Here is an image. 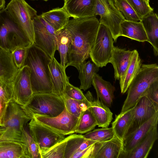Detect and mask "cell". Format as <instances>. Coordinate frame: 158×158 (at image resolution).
<instances>
[{
  "label": "cell",
  "mask_w": 158,
  "mask_h": 158,
  "mask_svg": "<svg viewBox=\"0 0 158 158\" xmlns=\"http://www.w3.org/2000/svg\"><path fill=\"white\" fill-rule=\"evenodd\" d=\"M100 24L95 16L69 20L64 27L71 38L66 68L72 66L79 71L80 66L89 57Z\"/></svg>",
  "instance_id": "6da1fadb"
},
{
  "label": "cell",
  "mask_w": 158,
  "mask_h": 158,
  "mask_svg": "<svg viewBox=\"0 0 158 158\" xmlns=\"http://www.w3.org/2000/svg\"><path fill=\"white\" fill-rule=\"evenodd\" d=\"M51 59L34 44L27 48L24 65H27L30 68L33 93H52L48 66Z\"/></svg>",
  "instance_id": "7a4b0ae2"
},
{
  "label": "cell",
  "mask_w": 158,
  "mask_h": 158,
  "mask_svg": "<svg viewBox=\"0 0 158 158\" xmlns=\"http://www.w3.org/2000/svg\"><path fill=\"white\" fill-rule=\"evenodd\" d=\"M158 80V65L156 64H142L130 84L127 98L120 113L133 107L148 86Z\"/></svg>",
  "instance_id": "3957f363"
},
{
  "label": "cell",
  "mask_w": 158,
  "mask_h": 158,
  "mask_svg": "<svg viewBox=\"0 0 158 158\" xmlns=\"http://www.w3.org/2000/svg\"><path fill=\"white\" fill-rule=\"evenodd\" d=\"M21 108L31 119L35 115L54 117L65 108L63 99L53 93H33L30 101Z\"/></svg>",
  "instance_id": "277c9868"
},
{
  "label": "cell",
  "mask_w": 158,
  "mask_h": 158,
  "mask_svg": "<svg viewBox=\"0 0 158 158\" xmlns=\"http://www.w3.org/2000/svg\"><path fill=\"white\" fill-rule=\"evenodd\" d=\"M32 44L11 19L4 9L0 11V47L11 52L17 48H28Z\"/></svg>",
  "instance_id": "5b68a950"
},
{
  "label": "cell",
  "mask_w": 158,
  "mask_h": 158,
  "mask_svg": "<svg viewBox=\"0 0 158 158\" xmlns=\"http://www.w3.org/2000/svg\"><path fill=\"white\" fill-rule=\"evenodd\" d=\"M4 10L33 44V19L37 15L36 11L25 0H11Z\"/></svg>",
  "instance_id": "8992f818"
},
{
  "label": "cell",
  "mask_w": 158,
  "mask_h": 158,
  "mask_svg": "<svg viewBox=\"0 0 158 158\" xmlns=\"http://www.w3.org/2000/svg\"><path fill=\"white\" fill-rule=\"evenodd\" d=\"M31 119L26 114L19 105L14 101L10 102L3 127L5 128V131L1 135L0 139L24 143L23 129L24 125Z\"/></svg>",
  "instance_id": "52a82bcc"
},
{
  "label": "cell",
  "mask_w": 158,
  "mask_h": 158,
  "mask_svg": "<svg viewBox=\"0 0 158 158\" xmlns=\"http://www.w3.org/2000/svg\"><path fill=\"white\" fill-rule=\"evenodd\" d=\"M113 43L110 30L100 23L89 53V57L93 62L99 68L105 66L110 62L113 51Z\"/></svg>",
  "instance_id": "ba28073f"
},
{
  "label": "cell",
  "mask_w": 158,
  "mask_h": 158,
  "mask_svg": "<svg viewBox=\"0 0 158 158\" xmlns=\"http://www.w3.org/2000/svg\"><path fill=\"white\" fill-rule=\"evenodd\" d=\"M95 15L100 16L101 24L106 27L116 42L120 36V25L125 19L110 0H95Z\"/></svg>",
  "instance_id": "9c48e42d"
},
{
  "label": "cell",
  "mask_w": 158,
  "mask_h": 158,
  "mask_svg": "<svg viewBox=\"0 0 158 158\" xmlns=\"http://www.w3.org/2000/svg\"><path fill=\"white\" fill-rule=\"evenodd\" d=\"M34 33L33 44L48 55L54 57L57 50L56 31L47 23L41 15H36L33 19Z\"/></svg>",
  "instance_id": "30bf717a"
},
{
  "label": "cell",
  "mask_w": 158,
  "mask_h": 158,
  "mask_svg": "<svg viewBox=\"0 0 158 158\" xmlns=\"http://www.w3.org/2000/svg\"><path fill=\"white\" fill-rule=\"evenodd\" d=\"M32 118L43 125L64 135L75 133L79 119L69 113L65 107L61 113L55 117L35 115Z\"/></svg>",
  "instance_id": "8fae6325"
},
{
  "label": "cell",
  "mask_w": 158,
  "mask_h": 158,
  "mask_svg": "<svg viewBox=\"0 0 158 158\" xmlns=\"http://www.w3.org/2000/svg\"><path fill=\"white\" fill-rule=\"evenodd\" d=\"M28 130L40 154L65 138V135L43 125L33 118L28 124Z\"/></svg>",
  "instance_id": "7c38bea8"
},
{
  "label": "cell",
  "mask_w": 158,
  "mask_h": 158,
  "mask_svg": "<svg viewBox=\"0 0 158 158\" xmlns=\"http://www.w3.org/2000/svg\"><path fill=\"white\" fill-rule=\"evenodd\" d=\"M14 90L13 101L23 107L30 101L33 94L29 67L24 65L19 69L13 81Z\"/></svg>",
  "instance_id": "4fadbf2b"
},
{
  "label": "cell",
  "mask_w": 158,
  "mask_h": 158,
  "mask_svg": "<svg viewBox=\"0 0 158 158\" xmlns=\"http://www.w3.org/2000/svg\"><path fill=\"white\" fill-rule=\"evenodd\" d=\"M157 111L158 108L147 98L142 97L135 105L133 117L125 137L149 119Z\"/></svg>",
  "instance_id": "5bb4252c"
},
{
  "label": "cell",
  "mask_w": 158,
  "mask_h": 158,
  "mask_svg": "<svg viewBox=\"0 0 158 158\" xmlns=\"http://www.w3.org/2000/svg\"><path fill=\"white\" fill-rule=\"evenodd\" d=\"M158 122V111L149 119L125 137L123 141L122 151L127 152L135 148L145 137L153 128L157 125Z\"/></svg>",
  "instance_id": "9a60e30c"
},
{
  "label": "cell",
  "mask_w": 158,
  "mask_h": 158,
  "mask_svg": "<svg viewBox=\"0 0 158 158\" xmlns=\"http://www.w3.org/2000/svg\"><path fill=\"white\" fill-rule=\"evenodd\" d=\"M123 147V141L115 135L110 139L96 142L90 158H118Z\"/></svg>",
  "instance_id": "2e32d148"
},
{
  "label": "cell",
  "mask_w": 158,
  "mask_h": 158,
  "mask_svg": "<svg viewBox=\"0 0 158 158\" xmlns=\"http://www.w3.org/2000/svg\"><path fill=\"white\" fill-rule=\"evenodd\" d=\"M52 85V93L61 98L64 95L66 86L69 82L64 69L54 57L48 64Z\"/></svg>",
  "instance_id": "e0dca14e"
},
{
  "label": "cell",
  "mask_w": 158,
  "mask_h": 158,
  "mask_svg": "<svg viewBox=\"0 0 158 158\" xmlns=\"http://www.w3.org/2000/svg\"><path fill=\"white\" fill-rule=\"evenodd\" d=\"M64 2L63 7L70 17L81 18L95 16V0H65Z\"/></svg>",
  "instance_id": "ac0fdd59"
},
{
  "label": "cell",
  "mask_w": 158,
  "mask_h": 158,
  "mask_svg": "<svg viewBox=\"0 0 158 158\" xmlns=\"http://www.w3.org/2000/svg\"><path fill=\"white\" fill-rule=\"evenodd\" d=\"M157 126L149 132L145 137L131 150L122 152L118 158H146L154 144L158 139Z\"/></svg>",
  "instance_id": "d6986e66"
},
{
  "label": "cell",
  "mask_w": 158,
  "mask_h": 158,
  "mask_svg": "<svg viewBox=\"0 0 158 158\" xmlns=\"http://www.w3.org/2000/svg\"><path fill=\"white\" fill-rule=\"evenodd\" d=\"M134 50L131 51L114 47L110 62L114 69L115 80H119L124 76L130 63Z\"/></svg>",
  "instance_id": "ffe728a7"
},
{
  "label": "cell",
  "mask_w": 158,
  "mask_h": 158,
  "mask_svg": "<svg viewBox=\"0 0 158 158\" xmlns=\"http://www.w3.org/2000/svg\"><path fill=\"white\" fill-rule=\"evenodd\" d=\"M29 158L27 148L23 142L0 139V158Z\"/></svg>",
  "instance_id": "44dd1931"
},
{
  "label": "cell",
  "mask_w": 158,
  "mask_h": 158,
  "mask_svg": "<svg viewBox=\"0 0 158 158\" xmlns=\"http://www.w3.org/2000/svg\"><path fill=\"white\" fill-rule=\"evenodd\" d=\"M92 84L96 90L98 98L108 107H111L114 98L115 87L97 73L93 77Z\"/></svg>",
  "instance_id": "7402d4cb"
},
{
  "label": "cell",
  "mask_w": 158,
  "mask_h": 158,
  "mask_svg": "<svg viewBox=\"0 0 158 158\" xmlns=\"http://www.w3.org/2000/svg\"><path fill=\"white\" fill-rule=\"evenodd\" d=\"M18 70L12 52L0 47V80L13 81Z\"/></svg>",
  "instance_id": "603a6c76"
},
{
  "label": "cell",
  "mask_w": 158,
  "mask_h": 158,
  "mask_svg": "<svg viewBox=\"0 0 158 158\" xmlns=\"http://www.w3.org/2000/svg\"><path fill=\"white\" fill-rule=\"evenodd\" d=\"M140 22L146 33L148 40L153 48L155 56L158 55V17L153 12L143 18Z\"/></svg>",
  "instance_id": "cb8c5ba5"
},
{
  "label": "cell",
  "mask_w": 158,
  "mask_h": 158,
  "mask_svg": "<svg viewBox=\"0 0 158 158\" xmlns=\"http://www.w3.org/2000/svg\"><path fill=\"white\" fill-rule=\"evenodd\" d=\"M120 36L140 42L148 41L146 33L140 21L135 22L125 19L120 24Z\"/></svg>",
  "instance_id": "d4e9b609"
},
{
  "label": "cell",
  "mask_w": 158,
  "mask_h": 158,
  "mask_svg": "<svg viewBox=\"0 0 158 158\" xmlns=\"http://www.w3.org/2000/svg\"><path fill=\"white\" fill-rule=\"evenodd\" d=\"M99 127H108L113 120V113L99 99L94 100L89 107Z\"/></svg>",
  "instance_id": "484cf974"
},
{
  "label": "cell",
  "mask_w": 158,
  "mask_h": 158,
  "mask_svg": "<svg viewBox=\"0 0 158 158\" xmlns=\"http://www.w3.org/2000/svg\"><path fill=\"white\" fill-rule=\"evenodd\" d=\"M85 94L86 98L82 100L71 98L65 94L62 98L67 110L78 118H79L83 112L89 108L94 101L93 95L89 91H88Z\"/></svg>",
  "instance_id": "4316f807"
},
{
  "label": "cell",
  "mask_w": 158,
  "mask_h": 158,
  "mask_svg": "<svg viewBox=\"0 0 158 158\" xmlns=\"http://www.w3.org/2000/svg\"><path fill=\"white\" fill-rule=\"evenodd\" d=\"M40 15L56 31L64 28L68 23L70 17L63 7L52 9L42 13Z\"/></svg>",
  "instance_id": "83f0119b"
},
{
  "label": "cell",
  "mask_w": 158,
  "mask_h": 158,
  "mask_svg": "<svg viewBox=\"0 0 158 158\" xmlns=\"http://www.w3.org/2000/svg\"><path fill=\"white\" fill-rule=\"evenodd\" d=\"M135 105L133 107L116 115L112 123L115 135L123 141L134 113Z\"/></svg>",
  "instance_id": "f1b7e54d"
},
{
  "label": "cell",
  "mask_w": 158,
  "mask_h": 158,
  "mask_svg": "<svg viewBox=\"0 0 158 158\" xmlns=\"http://www.w3.org/2000/svg\"><path fill=\"white\" fill-rule=\"evenodd\" d=\"M142 62L139 54L136 49L134 50L131 60L123 77L119 80L121 93H125L131 82L139 71Z\"/></svg>",
  "instance_id": "f546056e"
},
{
  "label": "cell",
  "mask_w": 158,
  "mask_h": 158,
  "mask_svg": "<svg viewBox=\"0 0 158 158\" xmlns=\"http://www.w3.org/2000/svg\"><path fill=\"white\" fill-rule=\"evenodd\" d=\"M96 142L85 138L83 135L73 134L67 142L64 158H72Z\"/></svg>",
  "instance_id": "4dcf8cb0"
},
{
  "label": "cell",
  "mask_w": 158,
  "mask_h": 158,
  "mask_svg": "<svg viewBox=\"0 0 158 158\" xmlns=\"http://www.w3.org/2000/svg\"><path fill=\"white\" fill-rule=\"evenodd\" d=\"M56 37L57 50L60 57V64L66 69L67 54L71 41V36L68 29L64 27L56 31Z\"/></svg>",
  "instance_id": "1f68e13d"
},
{
  "label": "cell",
  "mask_w": 158,
  "mask_h": 158,
  "mask_svg": "<svg viewBox=\"0 0 158 158\" xmlns=\"http://www.w3.org/2000/svg\"><path fill=\"white\" fill-rule=\"evenodd\" d=\"M99 70V67L90 61L85 62L80 67L78 78L81 85L80 89L85 91L91 86L94 74Z\"/></svg>",
  "instance_id": "d6a6232c"
},
{
  "label": "cell",
  "mask_w": 158,
  "mask_h": 158,
  "mask_svg": "<svg viewBox=\"0 0 158 158\" xmlns=\"http://www.w3.org/2000/svg\"><path fill=\"white\" fill-rule=\"evenodd\" d=\"M96 121L89 108L83 112L79 118L75 133H87L97 126Z\"/></svg>",
  "instance_id": "836d02e7"
},
{
  "label": "cell",
  "mask_w": 158,
  "mask_h": 158,
  "mask_svg": "<svg viewBox=\"0 0 158 158\" xmlns=\"http://www.w3.org/2000/svg\"><path fill=\"white\" fill-rule=\"evenodd\" d=\"M73 135L65 137L62 140L41 153L40 154L41 158H64L67 142Z\"/></svg>",
  "instance_id": "e575fe53"
},
{
  "label": "cell",
  "mask_w": 158,
  "mask_h": 158,
  "mask_svg": "<svg viewBox=\"0 0 158 158\" xmlns=\"http://www.w3.org/2000/svg\"><path fill=\"white\" fill-rule=\"evenodd\" d=\"M115 135L112 127L95 129L83 135L85 138L96 142L106 141L112 138Z\"/></svg>",
  "instance_id": "d590c367"
},
{
  "label": "cell",
  "mask_w": 158,
  "mask_h": 158,
  "mask_svg": "<svg viewBox=\"0 0 158 158\" xmlns=\"http://www.w3.org/2000/svg\"><path fill=\"white\" fill-rule=\"evenodd\" d=\"M114 4L125 20L135 22H139L141 20L140 18L127 0H115Z\"/></svg>",
  "instance_id": "8d00e7d4"
},
{
  "label": "cell",
  "mask_w": 158,
  "mask_h": 158,
  "mask_svg": "<svg viewBox=\"0 0 158 158\" xmlns=\"http://www.w3.org/2000/svg\"><path fill=\"white\" fill-rule=\"evenodd\" d=\"M141 19L153 12V8L144 0H127Z\"/></svg>",
  "instance_id": "74e56055"
},
{
  "label": "cell",
  "mask_w": 158,
  "mask_h": 158,
  "mask_svg": "<svg viewBox=\"0 0 158 158\" xmlns=\"http://www.w3.org/2000/svg\"><path fill=\"white\" fill-rule=\"evenodd\" d=\"M23 137L24 143L27 148L29 158H41L35 142L31 135L29 131H27L24 128L23 129Z\"/></svg>",
  "instance_id": "f35d334b"
},
{
  "label": "cell",
  "mask_w": 158,
  "mask_h": 158,
  "mask_svg": "<svg viewBox=\"0 0 158 158\" xmlns=\"http://www.w3.org/2000/svg\"><path fill=\"white\" fill-rule=\"evenodd\" d=\"M14 96L13 81L0 80V98L10 102L13 101Z\"/></svg>",
  "instance_id": "ab89813d"
},
{
  "label": "cell",
  "mask_w": 158,
  "mask_h": 158,
  "mask_svg": "<svg viewBox=\"0 0 158 158\" xmlns=\"http://www.w3.org/2000/svg\"><path fill=\"white\" fill-rule=\"evenodd\" d=\"M145 96L158 108V80L152 83L143 94L142 97Z\"/></svg>",
  "instance_id": "60d3db41"
},
{
  "label": "cell",
  "mask_w": 158,
  "mask_h": 158,
  "mask_svg": "<svg viewBox=\"0 0 158 158\" xmlns=\"http://www.w3.org/2000/svg\"><path fill=\"white\" fill-rule=\"evenodd\" d=\"M65 94L70 98L77 100H82L86 98L81 89L75 87L69 82L67 84L64 91Z\"/></svg>",
  "instance_id": "b9f144b4"
},
{
  "label": "cell",
  "mask_w": 158,
  "mask_h": 158,
  "mask_svg": "<svg viewBox=\"0 0 158 158\" xmlns=\"http://www.w3.org/2000/svg\"><path fill=\"white\" fill-rule=\"evenodd\" d=\"M28 48H17L12 52L14 62L18 69L24 65Z\"/></svg>",
  "instance_id": "7bdbcfd3"
},
{
  "label": "cell",
  "mask_w": 158,
  "mask_h": 158,
  "mask_svg": "<svg viewBox=\"0 0 158 158\" xmlns=\"http://www.w3.org/2000/svg\"><path fill=\"white\" fill-rule=\"evenodd\" d=\"M9 102L0 98V127H3L8 105Z\"/></svg>",
  "instance_id": "ee69618b"
},
{
  "label": "cell",
  "mask_w": 158,
  "mask_h": 158,
  "mask_svg": "<svg viewBox=\"0 0 158 158\" xmlns=\"http://www.w3.org/2000/svg\"><path fill=\"white\" fill-rule=\"evenodd\" d=\"M94 144L89 146L81 152L74 155L72 158H90Z\"/></svg>",
  "instance_id": "f6af8a7d"
},
{
  "label": "cell",
  "mask_w": 158,
  "mask_h": 158,
  "mask_svg": "<svg viewBox=\"0 0 158 158\" xmlns=\"http://www.w3.org/2000/svg\"><path fill=\"white\" fill-rule=\"evenodd\" d=\"M5 0H0V11L5 8Z\"/></svg>",
  "instance_id": "bcb514c9"
},
{
  "label": "cell",
  "mask_w": 158,
  "mask_h": 158,
  "mask_svg": "<svg viewBox=\"0 0 158 158\" xmlns=\"http://www.w3.org/2000/svg\"><path fill=\"white\" fill-rule=\"evenodd\" d=\"M5 131V129L4 128L0 127V135H2V134H3Z\"/></svg>",
  "instance_id": "7dc6e473"
},
{
  "label": "cell",
  "mask_w": 158,
  "mask_h": 158,
  "mask_svg": "<svg viewBox=\"0 0 158 158\" xmlns=\"http://www.w3.org/2000/svg\"><path fill=\"white\" fill-rule=\"evenodd\" d=\"M110 0L113 2V3L114 4V2H115V0Z\"/></svg>",
  "instance_id": "c3c4849f"
},
{
  "label": "cell",
  "mask_w": 158,
  "mask_h": 158,
  "mask_svg": "<svg viewBox=\"0 0 158 158\" xmlns=\"http://www.w3.org/2000/svg\"><path fill=\"white\" fill-rule=\"evenodd\" d=\"M145 1H146V2H147L148 3H149V0H144Z\"/></svg>",
  "instance_id": "681fc988"
},
{
  "label": "cell",
  "mask_w": 158,
  "mask_h": 158,
  "mask_svg": "<svg viewBox=\"0 0 158 158\" xmlns=\"http://www.w3.org/2000/svg\"><path fill=\"white\" fill-rule=\"evenodd\" d=\"M44 0V1H48L49 0Z\"/></svg>",
  "instance_id": "f907efd6"
},
{
  "label": "cell",
  "mask_w": 158,
  "mask_h": 158,
  "mask_svg": "<svg viewBox=\"0 0 158 158\" xmlns=\"http://www.w3.org/2000/svg\"><path fill=\"white\" fill-rule=\"evenodd\" d=\"M1 135H0V138H1Z\"/></svg>",
  "instance_id": "816d5d0a"
},
{
  "label": "cell",
  "mask_w": 158,
  "mask_h": 158,
  "mask_svg": "<svg viewBox=\"0 0 158 158\" xmlns=\"http://www.w3.org/2000/svg\"></svg>",
  "instance_id": "f5cc1de1"
}]
</instances>
